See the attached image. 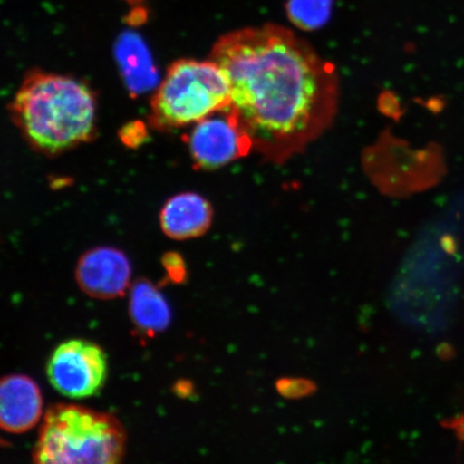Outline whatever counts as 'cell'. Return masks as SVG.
Segmentation results:
<instances>
[{
    "label": "cell",
    "instance_id": "obj_12",
    "mask_svg": "<svg viewBox=\"0 0 464 464\" xmlns=\"http://www.w3.org/2000/svg\"><path fill=\"white\" fill-rule=\"evenodd\" d=\"M276 388L278 394L287 400L311 397L318 390L315 382L304 377H282L276 381Z\"/></svg>",
    "mask_w": 464,
    "mask_h": 464
},
{
    "label": "cell",
    "instance_id": "obj_15",
    "mask_svg": "<svg viewBox=\"0 0 464 464\" xmlns=\"http://www.w3.org/2000/svg\"><path fill=\"white\" fill-rule=\"evenodd\" d=\"M125 2L131 5H141L144 0H125Z\"/></svg>",
    "mask_w": 464,
    "mask_h": 464
},
{
    "label": "cell",
    "instance_id": "obj_10",
    "mask_svg": "<svg viewBox=\"0 0 464 464\" xmlns=\"http://www.w3.org/2000/svg\"><path fill=\"white\" fill-rule=\"evenodd\" d=\"M130 315L139 332L154 335L171 323V310L158 288L149 281H139L130 290Z\"/></svg>",
    "mask_w": 464,
    "mask_h": 464
},
{
    "label": "cell",
    "instance_id": "obj_11",
    "mask_svg": "<svg viewBox=\"0 0 464 464\" xmlns=\"http://www.w3.org/2000/svg\"><path fill=\"white\" fill-rule=\"evenodd\" d=\"M332 0H289L288 14L295 24L312 29L327 21Z\"/></svg>",
    "mask_w": 464,
    "mask_h": 464
},
{
    "label": "cell",
    "instance_id": "obj_2",
    "mask_svg": "<svg viewBox=\"0 0 464 464\" xmlns=\"http://www.w3.org/2000/svg\"><path fill=\"white\" fill-rule=\"evenodd\" d=\"M10 111L27 142L46 155L66 152L94 136L95 96L82 81L69 75L29 73Z\"/></svg>",
    "mask_w": 464,
    "mask_h": 464
},
{
    "label": "cell",
    "instance_id": "obj_8",
    "mask_svg": "<svg viewBox=\"0 0 464 464\" xmlns=\"http://www.w3.org/2000/svg\"><path fill=\"white\" fill-rule=\"evenodd\" d=\"M44 401L37 382L23 374L5 376L0 385V423L5 431L24 433L42 420Z\"/></svg>",
    "mask_w": 464,
    "mask_h": 464
},
{
    "label": "cell",
    "instance_id": "obj_7",
    "mask_svg": "<svg viewBox=\"0 0 464 464\" xmlns=\"http://www.w3.org/2000/svg\"><path fill=\"white\" fill-rule=\"evenodd\" d=\"M75 277L79 287L90 297L115 299L129 290L131 266L129 258L120 249L97 247L80 258Z\"/></svg>",
    "mask_w": 464,
    "mask_h": 464
},
{
    "label": "cell",
    "instance_id": "obj_5",
    "mask_svg": "<svg viewBox=\"0 0 464 464\" xmlns=\"http://www.w3.org/2000/svg\"><path fill=\"white\" fill-rule=\"evenodd\" d=\"M51 385L63 396L85 399L95 396L106 382V353L87 340H71L56 347L46 365Z\"/></svg>",
    "mask_w": 464,
    "mask_h": 464
},
{
    "label": "cell",
    "instance_id": "obj_14",
    "mask_svg": "<svg viewBox=\"0 0 464 464\" xmlns=\"http://www.w3.org/2000/svg\"><path fill=\"white\" fill-rule=\"evenodd\" d=\"M165 266L173 280H182V276H184V266L182 265V261L179 257L171 254L169 257H166Z\"/></svg>",
    "mask_w": 464,
    "mask_h": 464
},
{
    "label": "cell",
    "instance_id": "obj_9",
    "mask_svg": "<svg viewBox=\"0 0 464 464\" xmlns=\"http://www.w3.org/2000/svg\"><path fill=\"white\" fill-rule=\"evenodd\" d=\"M213 210L207 199L196 193L171 197L160 212L164 234L174 240H188L205 235L210 228Z\"/></svg>",
    "mask_w": 464,
    "mask_h": 464
},
{
    "label": "cell",
    "instance_id": "obj_1",
    "mask_svg": "<svg viewBox=\"0 0 464 464\" xmlns=\"http://www.w3.org/2000/svg\"><path fill=\"white\" fill-rule=\"evenodd\" d=\"M211 60L229 80L231 107L266 159L286 160L327 130L339 101L338 75L287 28L248 27L224 34Z\"/></svg>",
    "mask_w": 464,
    "mask_h": 464
},
{
    "label": "cell",
    "instance_id": "obj_13",
    "mask_svg": "<svg viewBox=\"0 0 464 464\" xmlns=\"http://www.w3.org/2000/svg\"><path fill=\"white\" fill-rule=\"evenodd\" d=\"M144 127L139 123L130 124L121 132V139L129 145L140 144L145 138Z\"/></svg>",
    "mask_w": 464,
    "mask_h": 464
},
{
    "label": "cell",
    "instance_id": "obj_4",
    "mask_svg": "<svg viewBox=\"0 0 464 464\" xmlns=\"http://www.w3.org/2000/svg\"><path fill=\"white\" fill-rule=\"evenodd\" d=\"M231 106L227 75L213 60L171 63L150 102V121L160 130L195 125Z\"/></svg>",
    "mask_w": 464,
    "mask_h": 464
},
{
    "label": "cell",
    "instance_id": "obj_3",
    "mask_svg": "<svg viewBox=\"0 0 464 464\" xmlns=\"http://www.w3.org/2000/svg\"><path fill=\"white\" fill-rule=\"evenodd\" d=\"M126 432L115 416L84 406L55 404L46 411L34 446V464H121Z\"/></svg>",
    "mask_w": 464,
    "mask_h": 464
},
{
    "label": "cell",
    "instance_id": "obj_6",
    "mask_svg": "<svg viewBox=\"0 0 464 464\" xmlns=\"http://www.w3.org/2000/svg\"><path fill=\"white\" fill-rule=\"evenodd\" d=\"M188 147L197 167L214 170L247 155L254 143L239 115L229 106L195 124Z\"/></svg>",
    "mask_w": 464,
    "mask_h": 464
}]
</instances>
